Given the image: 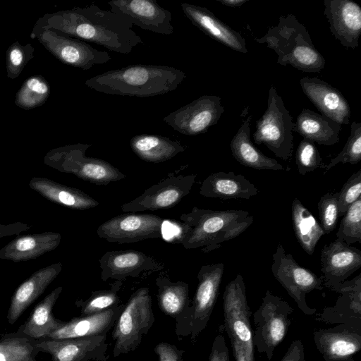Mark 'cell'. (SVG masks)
Segmentation results:
<instances>
[{
	"instance_id": "obj_1",
	"label": "cell",
	"mask_w": 361,
	"mask_h": 361,
	"mask_svg": "<svg viewBox=\"0 0 361 361\" xmlns=\"http://www.w3.org/2000/svg\"><path fill=\"white\" fill-rule=\"evenodd\" d=\"M133 25L128 17L92 4L46 13L37 19L33 27L50 30L127 54L143 43Z\"/></svg>"
},
{
	"instance_id": "obj_2",
	"label": "cell",
	"mask_w": 361,
	"mask_h": 361,
	"mask_svg": "<svg viewBox=\"0 0 361 361\" xmlns=\"http://www.w3.org/2000/svg\"><path fill=\"white\" fill-rule=\"evenodd\" d=\"M185 78L184 72L173 67L134 64L98 74L85 85L104 94L148 97L175 90Z\"/></svg>"
},
{
	"instance_id": "obj_3",
	"label": "cell",
	"mask_w": 361,
	"mask_h": 361,
	"mask_svg": "<svg viewBox=\"0 0 361 361\" xmlns=\"http://www.w3.org/2000/svg\"><path fill=\"white\" fill-rule=\"evenodd\" d=\"M178 243L187 250L202 247L209 252L224 241L243 233L253 222L254 217L244 210H211L194 207L180 215Z\"/></svg>"
},
{
	"instance_id": "obj_4",
	"label": "cell",
	"mask_w": 361,
	"mask_h": 361,
	"mask_svg": "<svg viewBox=\"0 0 361 361\" xmlns=\"http://www.w3.org/2000/svg\"><path fill=\"white\" fill-rule=\"evenodd\" d=\"M255 40L265 44L278 56L277 63L307 73H319L326 60L314 47L307 28L293 14L281 16L276 26Z\"/></svg>"
},
{
	"instance_id": "obj_5",
	"label": "cell",
	"mask_w": 361,
	"mask_h": 361,
	"mask_svg": "<svg viewBox=\"0 0 361 361\" xmlns=\"http://www.w3.org/2000/svg\"><path fill=\"white\" fill-rule=\"evenodd\" d=\"M224 270L222 262L203 265L198 274V283L193 298L176 319V334L189 336L195 343L207 327L216 304Z\"/></svg>"
},
{
	"instance_id": "obj_6",
	"label": "cell",
	"mask_w": 361,
	"mask_h": 361,
	"mask_svg": "<svg viewBox=\"0 0 361 361\" xmlns=\"http://www.w3.org/2000/svg\"><path fill=\"white\" fill-rule=\"evenodd\" d=\"M152 305L149 289L147 287L136 290L130 295L114 326V357L128 354L140 346L155 322Z\"/></svg>"
},
{
	"instance_id": "obj_7",
	"label": "cell",
	"mask_w": 361,
	"mask_h": 361,
	"mask_svg": "<svg viewBox=\"0 0 361 361\" xmlns=\"http://www.w3.org/2000/svg\"><path fill=\"white\" fill-rule=\"evenodd\" d=\"M90 145L77 143L54 148L44 158L46 165L60 172L72 173L96 185H107L126 177L109 162L85 156Z\"/></svg>"
},
{
	"instance_id": "obj_8",
	"label": "cell",
	"mask_w": 361,
	"mask_h": 361,
	"mask_svg": "<svg viewBox=\"0 0 361 361\" xmlns=\"http://www.w3.org/2000/svg\"><path fill=\"white\" fill-rule=\"evenodd\" d=\"M293 121L282 97L271 85L269 90L267 108L256 121L254 142L264 144L276 157L289 160L293 150Z\"/></svg>"
},
{
	"instance_id": "obj_9",
	"label": "cell",
	"mask_w": 361,
	"mask_h": 361,
	"mask_svg": "<svg viewBox=\"0 0 361 361\" xmlns=\"http://www.w3.org/2000/svg\"><path fill=\"white\" fill-rule=\"evenodd\" d=\"M293 311L286 300L267 290L261 305L254 313L253 345L259 353H264L269 361L288 332Z\"/></svg>"
},
{
	"instance_id": "obj_10",
	"label": "cell",
	"mask_w": 361,
	"mask_h": 361,
	"mask_svg": "<svg viewBox=\"0 0 361 361\" xmlns=\"http://www.w3.org/2000/svg\"><path fill=\"white\" fill-rule=\"evenodd\" d=\"M271 271L274 278L286 289L296 302L298 308L306 315L316 313L306 302V295L314 290L324 288L322 277L311 270L300 266L290 254H286L283 246L279 244L272 255Z\"/></svg>"
},
{
	"instance_id": "obj_11",
	"label": "cell",
	"mask_w": 361,
	"mask_h": 361,
	"mask_svg": "<svg viewBox=\"0 0 361 361\" xmlns=\"http://www.w3.org/2000/svg\"><path fill=\"white\" fill-rule=\"evenodd\" d=\"M243 276L238 274L226 286L223 294L224 329L229 338L238 341L243 346L248 361H255L251 311L247 303Z\"/></svg>"
},
{
	"instance_id": "obj_12",
	"label": "cell",
	"mask_w": 361,
	"mask_h": 361,
	"mask_svg": "<svg viewBox=\"0 0 361 361\" xmlns=\"http://www.w3.org/2000/svg\"><path fill=\"white\" fill-rule=\"evenodd\" d=\"M31 39L38 42L61 63L82 70L111 60L106 51H99L87 42L68 37L56 32L32 28Z\"/></svg>"
},
{
	"instance_id": "obj_13",
	"label": "cell",
	"mask_w": 361,
	"mask_h": 361,
	"mask_svg": "<svg viewBox=\"0 0 361 361\" xmlns=\"http://www.w3.org/2000/svg\"><path fill=\"white\" fill-rule=\"evenodd\" d=\"M162 217L151 214L126 213L102 224L98 236L108 242L130 243L162 238Z\"/></svg>"
},
{
	"instance_id": "obj_14",
	"label": "cell",
	"mask_w": 361,
	"mask_h": 361,
	"mask_svg": "<svg viewBox=\"0 0 361 361\" xmlns=\"http://www.w3.org/2000/svg\"><path fill=\"white\" fill-rule=\"evenodd\" d=\"M224 111L219 96L202 95L170 113L163 121L181 134L197 135L216 125Z\"/></svg>"
},
{
	"instance_id": "obj_15",
	"label": "cell",
	"mask_w": 361,
	"mask_h": 361,
	"mask_svg": "<svg viewBox=\"0 0 361 361\" xmlns=\"http://www.w3.org/2000/svg\"><path fill=\"white\" fill-rule=\"evenodd\" d=\"M196 175L171 176L147 188L142 195L121 206L123 212L157 211L175 207L188 195Z\"/></svg>"
},
{
	"instance_id": "obj_16",
	"label": "cell",
	"mask_w": 361,
	"mask_h": 361,
	"mask_svg": "<svg viewBox=\"0 0 361 361\" xmlns=\"http://www.w3.org/2000/svg\"><path fill=\"white\" fill-rule=\"evenodd\" d=\"M39 352L51 355V361H106V335L36 341Z\"/></svg>"
},
{
	"instance_id": "obj_17",
	"label": "cell",
	"mask_w": 361,
	"mask_h": 361,
	"mask_svg": "<svg viewBox=\"0 0 361 361\" xmlns=\"http://www.w3.org/2000/svg\"><path fill=\"white\" fill-rule=\"evenodd\" d=\"M324 286L337 293L339 287L361 267V251L336 238L325 245L320 255Z\"/></svg>"
},
{
	"instance_id": "obj_18",
	"label": "cell",
	"mask_w": 361,
	"mask_h": 361,
	"mask_svg": "<svg viewBox=\"0 0 361 361\" xmlns=\"http://www.w3.org/2000/svg\"><path fill=\"white\" fill-rule=\"evenodd\" d=\"M101 279L122 281L128 277L137 278L146 272L157 271L164 265L152 256L135 250H112L99 259Z\"/></svg>"
},
{
	"instance_id": "obj_19",
	"label": "cell",
	"mask_w": 361,
	"mask_h": 361,
	"mask_svg": "<svg viewBox=\"0 0 361 361\" xmlns=\"http://www.w3.org/2000/svg\"><path fill=\"white\" fill-rule=\"evenodd\" d=\"M314 341L324 361H355L361 350V329L345 324L314 331Z\"/></svg>"
},
{
	"instance_id": "obj_20",
	"label": "cell",
	"mask_w": 361,
	"mask_h": 361,
	"mask_svg": "<svg viewBox=\"0 0 361 361\" xmlns=\"http://www.w3.org/2000/svg\"><path fill=\"white\" fill-rule=\"evenodd\" d=\"M108 4L111 11L128 17L143 30L166 35L173 32L171 11L155 0H113Z\"/></svg>"
},
{
	"instance_id": "obj_21",
	"label": "cell",
	"mask_w": 361,
	"mask_h": 361,
	"mask_svg": "<svg viewBox=\"0 0 361 361\" xmlns=\"http://www.w3.org/2000/svg\"><path fill=\"white\" fill-rule=\"evenodd\" d=\"M324 6L332 35L345 47H357L361 34L360 6L350 0H324Z\"/></svg>"
},
{
	"instance_id": "obj_22",
	"label": "cell",
	"mask_w": 361,
	"mask_h": 361,
	"mask_svg": "<svg viewBox=\"0 0 361 361\" xmlns=\"http://www.w3.org/2000/svg\"><path fill=\"white\" fill-rule=\"evenodd\" d=\"M299 82L304 94L322 115L341 125L350 123V105L338 89L317 78L303 77Z\"/></svg>"
},
{
	"instance_id": "obj_23",
	"label": "cell",
	"mask_w": 361,
	"mask_h": 361,
	"mask_svg": "<svg viewBox=\"0 0 361 361\" xmlns=\"http://www.w3.org/2000/svg\"><path fill=\"white\" fill-rule=\"evenodd\" d=\"M333 307H326L317 314L316 319L326 324H345L361 329V274L345 281Z\"/></svg>"
},
{
	"instance_id": "obj_24",
	"label": "cell",
	"mask_w": 361,
	"mask_h": 361,
	"mask_svg": "<svg viewBox=\"0 0 361 361\" xmlns=\"http://www.w3.org/2000/svg\"><path fill=\"white\" fill-rule=\"evenodd\" d=\"M180 7L190 22L207 35L234 51L248 52L240 33L219 19L208 8L188 3H182Z\"/></svg>"
},
{
	"instance_id": "obj_25",
	"label": "cell",
	"mask_w": 361,
	"mask_h": 361,
	"mask_svg": "<svg viewBox=\"0 0 361 361\" xmlns=\"http://www.w3.org/2000/svg\"><path fill=\"white\" fill-rule=\"evenodd\" d=\"M124 305L106 311L75 317L51 333L45 339H66L106 335L114 327ZM44 340V339H43Z\"/></svg>"
},
{
	"instance_id": "obj_26",
	"label": "cell",
	"mask_w": 361,
	"mask_h": 361,
	"mask_svg": "<svg viewBox=\"0 0 361 361\" xmlns=\"http://www.w3.org/2000/svg\"><path fill=\"white\" fill-rule=\"evenodd\" d=\"M61 269V262L43 267L34 272L16 288L7 314L10 324H13L25 310L44 293Z\"/></svg>"
},
{
	"instance_id": "obj_27",
	"label": "cell",
	"mask_w": 361,
	"mask_h": 361,
	"mask_svg": "<svg viewBox=\"0 0 361 361\" xmlns=\"http://www.w3.org/2000/svg\"><path fill=\"white\" fill-rule=\"evenodd\" d=\"M61 240L60 233L51 231L19 236L0 249V259L14 262L36 259L55 250Z\"/></svg>"
},
{
	"instance_id": "obj_28",
	"label": "cell",
	"mask_w": 361,
	"mask_h": 361,
	"mask_svg": "<svg viewBox=\"0 0 361 361\" xmlns=\"http://www.w3.org/2000/svg\"><path fill=\"white\" fill-rule=\"evenodd\" d=\"M256 186L241 174L234 172H216L202 183L200 193L206 197L248 200L257 194Z\"/></svg>"
},
{
	"instance_id": "obj_29",
	"label": "cell",
	"mask_w": 361,
	"mask_h": 361,
	"mask_svg": "<svg viewBox=\"0 0 361 361\" xmlns=\"http://www.w3.org/2000/svg\"><path fill=\"white\" fill-rule=\"evenodd\" d=\"M29 186L49 201L72 209L85 210L99 205L96 200L83 191L47 178L33 177Z\"/></svg>"
},
{
	"instance_id": "obj_30",
	"label": "cell",
	"mask_w": 361,
	"mask_h": 361,
	"mask_svg": "<svg viewBox=\"0 0 361 361\" xmlns=\"http://www.w3.org/2000/svg\"><path fill=\"white\" fill-rule=\"evenodd\" d=\"M252 116H249L243 121L236 134L231 139L230 147L233 157L240 164L257 170L281 171L285 168L276 159L264 154L250 140V123Z\"/></svg>"
},
{
	"instance_id": "obj_31",
	"label": "cell",
	"mask_w": 361,
	"mask_h": 361,
	"mask_svg": "<svg viewBox=\"0 0 361 361\" xmlns=\"http://www.w3.org/2000/svg\"><path fill=\"white\" fill-rule=\"evenodd\" d=\"M341 125L327 116L303 109L293 125V131L313 142L331 146L339 142Z\"/></svg>"
},
{
	"instance_id": "obj_32",
	"label": "cell",
	"mask_w": 361,
	"mask_h": 361,
	"mask_svg": "<svg viewBox=\"0 0 361 361\" xmlns=\"http://www.w3.org/2000/svg\"><path fill=\"white\" fill-rule=\"evenodd\" d=\"M62 290L63 288L59 286L41 300L17 331L33 340L39 341L45 339L48 335L61 326L65 322L55 318L52 312Z\"/></svg>"
},
{
	"instance_id": "obj_33",
	"label": "cell",
	"mask_w": 361,
	"mask_h": 361,
	"mask_svg": "<svg viewBox=\"0 0 361 361\" xmlns=\"http://www.w3.org/2000/svg\"><path fill=\"white\" fill-rule=\"evenodd\" d=\"M130 145L140 159L152 163L168 161L186 149V146L179 141L151 134L135 135L131 138Z\"/></svg>"
},
{
	"instance_id": "obj_34",
	"label": "cell",
	"mask_w": 361,
	"mask_h": 361,
	"mask_svg": "<svg viewBox=\"0 0 361 361\" xmlns=\"http://www.w3.org/2000/svg\"><path fill=\"white\" fill-rule=\"evenodd\" d=\"M291 215L298 243L308 255H312L318 241L324 235L320 224L298 198L292 202Z\"/></svg>"
},
{
	"instance_id": "obj_35",
	"label": "cell",
	"mask_w": 361,
	"mask_h": 361,
	"mask_svg": "<svg viewBox=\"0 0 361 361\" xmlns=\"http://www.w3.org/2000/svg\"><path fill=\"white\" fill-rule=\"evenodd\" d=\"M155 283L159 309L166 315L176 319L189 305L188 283L172 281L164 276H157Z\"/></svg>"
},
{
	"instance_id": "obj_36",
	"label": "cell",
	"mask_w": 361,
	"mask_h": 361,
	"mask_svg": "<svg viewBox=\"0 0 361 361\" xmlns=\"http://www.w3.org/2000/svg\"><path fill=\"white\" fill-rule=\"evenodd\" d=\"M36 341L19 332L6 334L0 338V361H37L39 353Z\"/></svg>"
},
{
	"instance_id": "obj_37",
	"label": "cell",
	"mask_w": 361,
	"mask_h": 361,
	"mask_svg": "<svg viewBox=\"0 0 361 361\" xmlns=\"http://www.w3.org/2000/svg\"><path fill=\"white\" fill-rule=\"evenodd\" d=\"M51 93L49 82L41 75L27 78L16 93L15 104L20 109L30 110L43 105Z\"/></svg>"
},
{
	"instance_id": "obj_38",
	"label": "cell",
	"mask_w": 361,
	"mask_h": 361,
	"mask_svg": "<svg viewBox=\"0 0 361 361\" xmlns=\"http://www.w3.org/2000/svg\"><path fill=\"white\" fill-rule=\"evenodd\" d=\"M121 286L122 281H116L110 288L93 291L85 300H77L75 305L81 315L99 313L119 305L121 299L118 293Z\"/></svg>"
},
{
	"instance_id": "obj_39",
	"label": "cell",
	"mask_w": 361,
	"mask_h": 361,
	"mask_svg": "<svg viewBox=\"0 0 361 361\" xmlns=\"http://www.w3.org/2000/svg\"><path fill=\"white\" fill-rule=\"evenodd\" d=\"M336 237L348 245L361 243V197L353 202L344 214Z\"/></svg>"
},
{
	"instance_id": "obj_40",
	"label": "cell",
	"mask_w": 361,
	"mask_h": 361,
	"mask_svg": "<svg viewBox=\"0 0 361 361\" xmlns=\"http://www.w3.org/2000/svg\"><path fill=\"white\" fill-rule=\"evenodd\" d=\"M34 47L28 43L21 44L15 41L6 52V75L9 79H16L22 73L27 63L34 58Z\"/></svg>"
},
{
	"instance_id": "obj_41",
	"label": "cell",
	"mask_w": 361,
	"mask_h": 361,
	"mask_svg": "<svg viewBox=\"0 0 361 361\" xmlns=\"http://www.w3.org/2000/svg\"><path fill=\"white\" fill-rule=\"evenodd\" d=\"M361 161V123L353 121L350 133L343 149L325 166L324 173L338 163L350 164Z\"/></svg>"
},
{
	"instance_id": "obj_42",
	"label": "cell",
	"mask_w": 361,
	"mask_h": 361,
	"mask_svg": "<svg viewBox=\"0 0 361 361\" xmlns=\"http://www.w3.org/2000/svg\"><path fill=\"white\" fill-rule=\"evenodd\" d=\"M295 163L300 175H305L319 168L325 169L326 166L314 142L306 138H303L297 147Z\"/></svg>"
},
{
	"instance_id": "obj_43",
	"label": "cell",
	"mask_w": 361,
	"mask_h": 361,
	"mask_svg": "<svg viewBox=\"0 0 361 361\" xmlns=\"http://www.w3.org/2000/svg\"><path fill=\"white\" fill-rule=\"evenodd\" d=\"M338 192H327L321 197L317 207L320 225L324 234L332 232L338 219Z\"/></svg>"
},
{
	"instance_id": "obj_44",
	"label": "cell",
	"mask_w": 361,
	"mask_h": 361,
	"mask_svg": "<svg viewBox=\"0 0 361 361\" xmlns=\"http://www.w3.org/2000/svg\"><path fill=\"white\" fill-rule=\"evenodd\" d=\"M361 197V169L353 173L338 192V218L343 216L350 206Z\"/></svg>"
},
{
	"instance_id": "obj_45",
	"label": "cell",
	"mask_w": 361,
	"mask_h": 361,
	"mask_svg": "<svg viewBox=\"0 0 361 361\" xmlns=\"http://www.w3.org/2000/svg\"><path fill=\"white\" fill-rule=\"evenodd\" d=\"M158 361H185L184 350L178 349L175 345L167 343H159L154 348Z\"/></svg>"
},
{
	"instance_id": "obj_46",
	"label": "cell",
	"mask_w": 361,
	"mask_h": 361,
	"mask_svg": "<svg viewBox=\"0 0 361 361\" xmlns=\"http://www.w3.org/2000/svg\"><path fill=\"white\" fill-rule=\"evenodd\" d=\"M208 361H230L228 348L221 334L214 338Z\"/></svg>"
},
{
	"instance_id": "obj_47",
	"label": "cell",
	"mask_w": 361,
	"mask_h": 361,
	"mask_svg": "<svg viewBox=\"0 0 361 361\" xmlns=\"http://www.w3.org/2000/svg\"><path fill=\"white\" fill-rule=\"evenodd\" d=\"M281 361H306L304 345L300 339L292 341Z\"/></svg>"
},
{
	"instance_id": "obj_48",
	"label": "cell",
	"mask_w": 361,
	"mask_h": 361,
	"mask_svg": "<svg viewBox=\"0 0 361 361\" xmlns=\"http://www.w3.org/2000/svg\"><path fill=\"white\" fill-rule=\"evenodd\" d=\"M30 229V226L22 222H14L8 224H0V238L19 235L23 231Z\"/></svg>"
},
{
	"instance_id": "obj_49",
	"label": "cell",
	"mask_w": 361,
	"mask_h": 361,
	"mask_svg": "<svg viewBox=\"0 0 361 361\" xmlns=\"http://www.w3.org/2000/svg\"><path fill=\"white\" fill-rule=\"evenodd\" d=\"M229 339L231 341L235 361H248L245 356L244 349L240 343L233 338Z\"/></svg>"
},
{
	"instance_id": "obj_50",
	"label": "cell",
	"mask_w": 361,
	"mask_h": 361,
	"mask_svg": "<svg viewBox=\"0 0 361 361\" xmlns=\"http://www.w3.org/2000/svg\"><path fill=\"white\" fill-rule=\"evenodd\" d=\"M224 6L229 7H240L249 0H216Z\"/></svg>"
}]
</instances>
